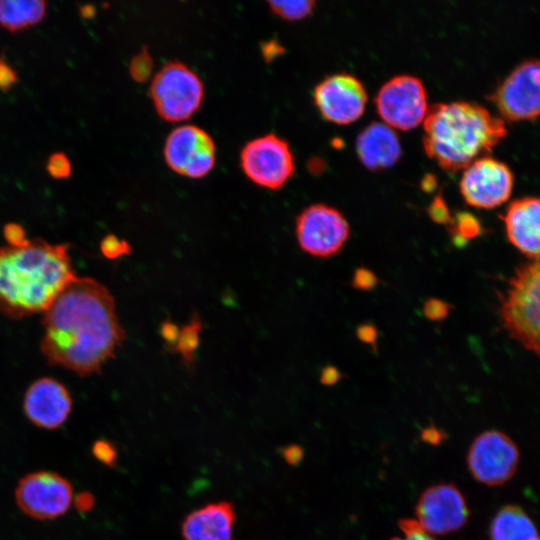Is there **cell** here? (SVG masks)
<instances>
[{
	"label": "cell",
	"instance_id": "1",
	"mask_svg": "<svg viewBox=\"0 0 540 540\" xmlns=\"http://www.w3.org/2000/svg\"><path fill=\"white\" fill-rule=\"evenodd\" d=\"M43 315L47 362L81 376L99 371L124 339L111 293L89 277H76Z\"/></svg>",
	"mask_w": 540,
	"mask_h": 540
},
{
	"label": "cell",
	"instance_id": "2",
	"mask_svg": "<svg viewBox=\"0 0 540 540\" xmlns=\"http://www.w3.org/2000/svg\"><path fill=\"white\" fill-rule=\"evenodd\" d=\"M68 248L43 239L0 248V312L12 319L44 313L76 278Z\"/></svg>",
	"mask_w": 540,
	"mask_h": 540
},
{
	"label": "cell",
	"instance_id": "3",
	"mask_svg": "<svg viewBox=\"0 0 540 540\" xmlns=\"http://www.w3.org/2000/svg\"><path fill=\"white\" fill-rule=\"evenodd\" d=\"M506 134L504 121L480 105L437 103L424 119L423 147L445 171L456 172L487 157Z\"/></svg>",
	"mask_w": 540,
	"mask_h": 540
},
{
	"label": "cell",
	"instance_id": "4",
	"mask_svg": "<svg viewBox=\"0 0 540 540\" xmlns=\"http://www.w3.org/2000/svg\"><path fill=\"white\" fill-rule=\"evenodd\" d=\"M501 317L510 336L540 356V261L516 270L502 301Z\"/></svg>",
	"mask_w": 540,
	"mask_h": 540
},
{
	"label": "cell",
	"instance_id": "5",
	"mask_svg": "<svg viewBox=\"0 0 540 540\" xmlns=\"http://www.w3.org/2000/svg\"><path fill=\"white\" fill-rule=\"evenodd\" d=\"M150 96L157 114L167 122L191 118L201 107L204 84L183 62L166 63L153 77Z\"/></svg>",
	"mask_w": 540,
	"mask_h": 540
},
{
	"label": "cell",
	"instance_id": "6",
	"mask_svg": "<svg viewBox=\"0 0 540 540\" xmlns=\"http://www.w3.org/2000/svg\"><path fill=\"white\" fill-rule=\"evenodd\" d=\"M240 166L251 182L271 190L284 186L295 169L288 142L274 133L248 141L240 152Z\"/></svg>",
	"mask_w": 540,
	"mask_h": 540
},
{
	"label": "cell",
	"instance_id": "7",
	"mask_svg": "<svg viewBox=\"0 0 540 540\" xmlns=\"http://www.w3.org/2000/svg\"><path fill=\"white\" fill-rule=\"evenodd\" d=\"M520 461L517 444L505 433L488 430L479 434L467 453V466L477 481L487 486L507 483Z\"/></svg>",
	"mask_w": 540,
	"mask_h": 540
},
{
	"label": "cell",
	"instance_id": "8",
	"mask_svg": "<svg viewBox=\"0 0 540 540\" xmlns=\"http://www.w3.org/2000/svg\"><path fill=\"white\" fill-rule=\"evenodd\" d=\"M163 156L175 173L199 179L207 176L216 163V146L210 134L192 124L174 128L166 137Z\"/></svg>",
	"mask_w": 540,
	"mask_h": 540
},
{
	"label": "cell",
	"instance_id": "9",
	"mask_svg": "<svg viewBox=\"0 0 540 540\" xmlns=\"http://www.w3.org/2000/svg\"><path fill=\"white\" fill-rule=\"evenodd\" d=\"M350 228L344 215L325 204H313L296 218V236L301 249L315 257L337 254L349 238Z\"/></svg>",
	"mask_w": 540,
	"mask_h": 540
},
{
	"label": "cell",
	"instance_id": "10",
	"mask_svg": "<svg viewBox=\"0 0 540 540\" xmlns=\"http://www.w3.org/2000/svg\"><path fill=\"white\" fill-rule=\"evenodd\" d=\"M375 105L386 125L404 131L418 126L428 111L424 85L410 75H399L387 81L378 91Z\"/></svg>",
	"mask_w": 540,
	"mask_h": 540
},
{
	"label": "cell",
	"instance_id": "11",
	"mask_svg": "<svg viewBox=\"0 0 540 540\" xmlns=\"http://www.w3.org/2000/svg\"><path fill=\"white\" fill-rule=\"evenodd\" d=\"M15 499L19 508L30 517L54 519L70 508L73 488L66 478L56 472L37 471L19 481Z\"/></svg>",
	"mask_w": 540,
	"mask_h": 540
},
{
	"label": "cell",
	"instance_id": "12",
	"mask_svg": "<svg viewBox=\"0 0 540 540\" xmlns=\"http://www.w3.org/2000/svg\"><path fill=\"white\" fill-rule=\"evenodd\" d=\"M489 98L507 120H529L539 116L540 60L522 62Z\"/></svg>",
	"mask_w": 540,
	"mask_h": 540
},
{
	"label": "cell",
	"instance_id": "13",
	"mask_svg": "<svg viewBox=\"0 0 540 540\" xmlns=\"http://www.w3.org/2000/svg\"><path fill=\"white\" fill-rule=\"evenodd\" d=\"M417 522L432 535H443L462 528L469 519V508L459 488L441 483L427 488L416 506Z\"/></svg>",
	"mask_w": 540,
	"mask_h": 540
},
{
	"label": "cell",
	"instance_id": "14",
	"mask_svg": "<svg viewBox=\"0 0 540 540\" xmlns=\"http://www.w3.org/2000/svg\"><path fill=\"white\" fill-rule=\"evenodd\" d=\"M513 174L509 167L490 157L470 164L460 181L465 201L477 208L491 209L505 202L511 194Z\"/></svg>",
	"mask_w": 540,
	"mask_h": 540
},
{
	"label": "cell",
	"instance_id": "15",
	"mask_svg": "<svg viewBox=\"0 0 540 540\" xmlns=\"http://www.w3.org/2000/svg\"><path fill=\"white\" fill-rule=\"evenodd\" d=\"M313 96L321 115L341 125L360 118L367 102V93L361 81L346 73L323 79L315 87Z\"/></svg>",
	"mask_w": 540,
	"mask_h": 540
},
{
	"label": "cell",
	"instance_id": "16",
	"mask_svg": "<svg viewBox=\"0 0 540 540\" xmlns=\"http://www.w3.org/2000/svg\"><path fill=\"white\" fill-rule=\"evenodd\" d=\"M23 409L34 425L56 429L67 420L72 409V398L61 382L51 377H42L26 390Z\"/></svg>",
	"mask_w": 540,
	"mask_h": 540
},
{
	"label": "cell",
	"instance_id": "17",
	"mask_svg": "<svg viewBox=\"0 0 540 540\" xmlns=\"http://www.w3.org/2000/svg\"><path fill=\"white\" fill-rule=\"evenodd\" d=\"M503 219L510 242L529 258L540 261V198L511 202Z\"/></svg>",
	"mask_w": 540,
	"mask_h": 540
},
{
	"label": "cell",
	"instance_id": "18",
	"mask_svg": "<svg viewBox=\"0 0 540 540\" xmlns=\"http://www.w3.org/2000/svg\"><path fill=\"white\" fill-rule=\"evenodd\" d=\"M356 152L366 168L379 171L392 167L399 160L401 145L390 126L372 122L357 136Z\"/></svg>",
	"mask_w": 540,
	"mask_h": 540
},
{
	"label": "cell",
	"instance_id": "19",
	"mask_svg": "<svg viewBox=\"0 0 540 540\" xmlns=\"http://www.w3.org/2000/svg\"><path fill=\"white\" fill-rule=\"evenodd\" d=\"M234 520L230 503L208 504L185 518L182 534L185 540H232Z\"/></svg>",
	"mask_w": 540,
	"mask_h": 540
},
{
	"label": "cell",
	"instance_id": "20",
	"mask_svg": "<svg viewBox=\"0 0 540 540\" xmlns=\"http://www.w3.org/2000/svg\"><path fill=\"white\" fill-rule=\"evenodd\" d=\"M489 540H540V532L526 511L513 504L501 507L489 525Z\"/></svg>",
	"mask_w": 540,
	"mask_h": 540
},
{
	"label": "cell",
	"instance_id": "21",
	"mask_svg": "<svg viewBox=\"0 0 540 540\" xmlns=\"http://www.w3.org/2000/svg\"><path fill=\"white\" fill-rule=\"evenodd\" d=\"M43 0H0V25L16 32L42 21L46 13Z\"/></svg>",
	"mask_w": 540,
	"mask_h": 540
},
{
	"label": "cell",
	"instance_id": "22",
	"mask_svg": "<svg viewBox=\"0 0 540 540\" xmlns=\"http://www.w3.org/2000/svg\"><path fill=\"white\" fill-rule=\"evenodd\" d=\"M456 246H463L466 241L476 237L481 230L479 221L470 213H458L447 225Z\"/></svg>",
	"mask_w": 540,
	"mask_h": 540
},
{
	"label": "cell",
	"instance_id": "23",
	"mask_svg": "<svg viewBox=\"0 0 540 540\" xmlns=\"http://www.w3.org/2000/svg\"><path fill=\"white\" fill-rule=\"evenodd\" d=\"M268 5L271 11L279 17L285 20L295 21L310 15L314 9L315 1H268Z\"/></svg>",
	"mask_w": 540,
	"mask_h": 540
},
{
	"label": "cell",
	"instance_id": "24",
	"mask_svg": "<svg viewBox=\"0 0 540 540\" xmlns=\"http://www.w3.org/2000/svg\"><path fill=\"white\" fill-rule=\"evenodd\" d=\"M131 78L137 83L147 81L153 72V58L147 47L132 57L128 67Z\"/></svg>",
	"mask_w": 540,
	"mask_h": 540
},
{
	"label": "cell",
	"instance_id": "25",
	"mask_svg": "<svg viewBox=\"0 0 540 540\" xmlns=\"http://www.w3.org/2000/svg\"><path fill=\"white\" fill-rule=\"evenodd\" d=\"M47 171L55 179H67L72 172L69 158L62 152L51 154L47 161Z\"/></svg>",
	"mask_w": 540,
	"mask_h": 540
},
{
	"label": "cell",
	"instance_id": "26",
	"mask_svg": "<svg viewBox=\"0 0 540 540\" xmlns=\"http://www.w3.org/2000/svg\"><path fill=\"white\" fill-rule=\"evenodd\" d=\"M452 308V305L449 303L438 299V298H429L423 304V314L424 316L434 322H440L445 320Z\"/></svg>",
	"mask_w": 540,
	"mask_h": 540
},
{
	"label": "cell",
	"instance_id": "27",
	"mask_svg": "<svg viewBox=\"0 0 540 540\" xmlns=\"http://www.w3.org/2000/svg\"><path fill=\"white\" fill-rule=\"evenodd\" d=\"M427 212L431 220L437 224L448 225L452 220L448 206L440 193L433 198Z\"/></svg>",
	"mask_w": 540,
	"mask_h": 540
},
{
	"label": "cell",
	"instance_id": "28",
	"mask_svg": "<svg viewBox=\"0 0 540 540\" xmlns=\"http://www.w3.org/2000/svg\"><path fill=\"white\" fill-rule=\"evenodd\" d=\"M399 525L402 535L390 540H436L427 534L416 520L404 519L400 521Z\"/></svg>",
	"mask_w": 540,
	"mask_h": 540
},
{
	"label": "cell",
	"instance_id": "29",
	"mask_svg": "<svg viewBox=\"0 0 540 540\" xmlns=\"http://www.w3.org/2000/svg\"><path fill=\"white\" fill-rule=\"evenodd\" d=\"M199 325L198 322H191L190 325L184 328L180 335L178 349L183 357H190L191 352L198 342Z\"/></svg>",
	"mask_w": 540,
	"mask_h": 540
},
{
	"label": "cell",
	"instance_id": "30",
	"mask_svg": "<svg viewBox=\"0 0 540 540\" xmlns=\"http://www.w3.org/2000/svg\"><path fill=\"white\" fill-rule=\"evenodd\" d=\"M376 274L366 267H358L352 276V287L360 291L373 290L378 284Z\"/></svg>",
	"mask_w": 540,
	"mask_h": 540
},
{
	"label": "cell",
	"instance_id": "31",
	"mask_svg": "<svg viewBox=\"0 0 540 540\" xmlns=\"http://www.w3.org/2000/svg\"><path fill=\"white\" fill-rule=\"evenodd\" d=\"M102 254L110 259H115L129 252V245L126 241L118 239L114 235H107L100 245Z\"/></svg>",
	"mask_w": 540,
	"mask_h": 540
},
{
	"label": "cell",
	"instance_id": "32",
	"mask_svg": "<svg viewBox=\"0 0 540 540\" xmlns=\"http://www.w3.org/2000/svg\"><path fill=\"white\" fill-rule=\"evenodd\" d=\"M92 453L96 459L108 466H114L117 452L114 445L107 440H97L92 446Z\"/></svg>",
	"mask_w": 540,
	"mask_h": 540
},
{
	"label": "cell",
	"instance_id": "33",
	"mask_svg": "<svg viewBox=\"0 0 540 540\" xmlns=\"http://www.w3.org/2000/svg\"><path fill=\"white\" fill-rule=\"evenodd\" d=\"M3 236L7 241V246L10 247L23 246L29 240L26 238L24 228L18 223H7L3 228Z\"/></svg>",
	"mask_w": 540,
	"mask_h": 540
},
{
	"label": "cell",
	"instance_id": "34",
	"mask_svg": "<svg viewBox=\"0 0 540 540\" xmlns=\"http://www.w3.org/2000/svg\"><path fill=\"white\" fill-rule=\"evenodd\" d=\"M18 81L17 72L0 57V90L7 91Z\"/></svg>",
	"mask_w": 540,
	"mask_h": 540
},
{
	"label": "cell",
	"instance_id": "35",
	"mask_svg": "<svg viewBox=\"0 0 540 540\" xmlns=\"http://www.w3.org/2000/svg\"><path fill=\"white\" fill-rule=\"evenodd\" d=\"M356 337L362 343L372 346L373 350H377V328L370 323L360 324L356 329Z\"/></svg>",
	"mask_w": 540,
	"mask_h": 540
},
{
	"label": "cell",
	"instance_id": "36",
	"mask_svg": "<svg viewBox=\"0 0 540 540\" xmlns=\"http://www.w3.org/2000/svg\"><path fill=\"white\" fill-rule=\"evenodd\" d=\"M283 51V47L275 40H269L261 44V53L266 62L273 61Z\"/></svg>",
	"mask_w": 540,
	"mask_h": 540
},
{
	"label": "cell",
	"instance_id": "37",
	"mask_svg": "<svg viewBox=\"0 0 540 540\" xmlns=\"http://www.w3.org/2000/svg\"><path fill=\"white\" fill-rule=\"evenodd\" d=\"M95 505L94 496L87 491L79 493L74 499V506L78 512L87 513Z\"/></svg>",
	"mask_w": 540,
	"mask_h": 540
},
{
	"label": "cell",
	"instance_id": "38",
	"mask_svg": "<svg viewBox=\"0 0 540 540\" xmlns=\"http://www.w3.org/2000/svg\"><path fill=\"white\" fill-rule=\"evenodd\" d=\"M342 377L341 372L335 366H325L320 373V381L322 384L331 386L336 384Z\"/></svg>",
	"mask_w": 540,
	"mask_h": 540
},
{
	"label": "cell",
	"instance_id": "39",
	"mask_svg": "<svg viewBox=\"0 0 540 540\" xmlns=\"http://www.w3.org/2000/svg\"><path fill=\"white\" fill-rule=\"evenodd\" d=\"M283 456L288 463L295 464L301 459L302 451L295 445L288 446L283 450Z\"/></svg>",
	"mask_w": 540,
	"mask_h": 540
},
{
	"label": "cell",
	"instance_id": "40",
	"mask_svg": "<svg viewBox=\"0 0 540 540\" xmlns=\"http://www.w3.org/2000/svg\"><path fill=\"white\" fill-rule=\"evenodd\" d=\"M96 13L94 6L92 5H82L80 6V14L83 18L89 19L92 18Z\"/></svg>",
	"mask_w": 540,
	"mask_h": 540
},
{
	"label": "cell",
	"instance_id": "41",
	"mask_svg": "<svg viewBox=\"0 0 540 540\" xmlns=\"http://www.w3.org/2000/svg\"><path fill=\"white\" fill-rule=\"evenodd\" d=\"M435 187V182L433 181V177L427 176L424 178L422 182V188L425 191H431Z\"/></svg>",
	"mask_w": 540,
	"mask_h": 540
}]
</instances>
